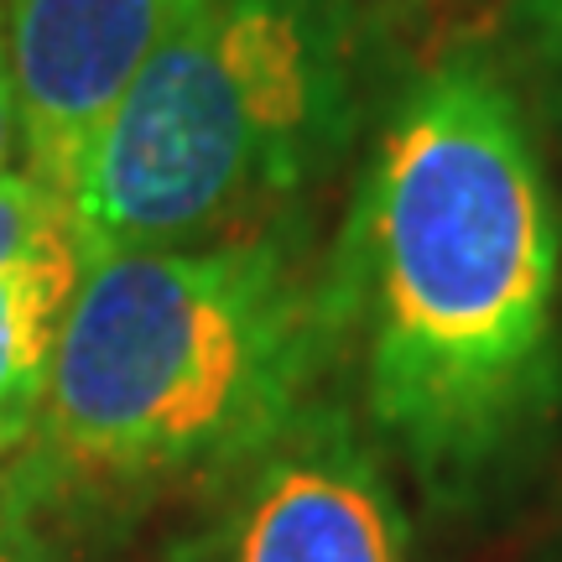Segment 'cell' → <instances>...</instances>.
Returning <instances> with one entry per match:
<instances>
[{"label":"cell","mask_w":562,"mask_h":562,"mask_svg":"<svg viewBox=\"0 0 562 562\" xmlns=\"http://www.w3.org/2000/svg\"><path fill=\"white\" fill-rule=\"evenodd\" d=\"M558 271V209L516 100L480 63L432 68L370 157L334 281L364 406L427 484L480 474L547 406Z\"/></svg>","instance_id":"cell-1"},{"label":"cell","mask_w":562,"mask_h":562,"mask_svg":"<svg viewBox=\"0 0 562 562\" xmlns=\"http://www.w3.org/2000/svg\"><path fill=\"white\" fill-rule=\"evenodd\" d=\"M313 302L271 240L83 250L42 381V453L110 490L220 480L307 402Z\"/></svg>","instance_id":"cell-2"},{"label":"cell","mask_w":562,"mask_h":562,"mask_svg":"<svg viewBox=\"0 0 562 562\" xmlns=\"http://www.w3.org/2000/svg\"><path fill=\"white\" fill-rule=\"evenodd\" d=\"M344 94V0H193L83 151L79 250L224 240L307 172Z\"/></svg>","instance_id":"cell-3"},{"label":"cell","mask_w":562,"mask_h":562,"mask_svg":"<svg viewBox=\"0 0 562 562\" xmlns=\"http://www.w3.org/2000/svg\"><path fill=\"white\" fill-rule=\"evenodd\" d=\"M172 562H412V526L355 422L302 402L214 480Z\"/></svg>","instance_id":"cell-4"},{"label":"cell","mask_w":562,"mask_h":562,"mask_svg":"<svg viewBox=\"0 0 562 562\" xmlns=\"http://www.w3.org/2000/svg\"><path fill=\"white\" fill-rule=\"evenodd\" d=\"M193 0H5L21 161L58 199L89 140Z\"/></svg>","instance_id":"cell-5"},{"label":"cell","mask_w":562,"mask_h":562,"mask_svg":"<svg viewBox=\"0 0 562 562\" xmlns=\"http://www.w3.org/2000/svg\"><path fill=\"white\" fill-rule=\"evenodd\" d=\"M83 250L79 240L0 266V438L16 442L37 417L47 360L58 344L63 307L74 297Z\"/></svg>","instance_id":"cell-6"},{"label":"cell","mask_w":562,"mask_h":562,"mask_svg":"<svg viewBox=\"0 0 562 562\" xmlns=\"http://www.w3.org/2000/svg\"><path fill=\"white\" fill-rule=\"evenodd\" d=\"M0 562H63L21 501L0 505Z\"/></svg>","instance_id":"cell-7"},{"label":"cell","mask_w":562,"mask_h":562,"mask_svg":"<svg viewBox=\"0 0 562 562\" xmlns=\"http://www.w3.org/2000/svg\"><path fill=\"white\" fill-rule=\"evenodd\" d=\"M21 157V121H16V89H11V58H5V0H0V178L26 172Z\"/></svg>","instance_id":"cell-8"},{"label":"cell","mask_w":562,"mask_h":562,"mask_svg":"<svg viewBox=\"0 0 562 562\" xmlns=\"http://www.w3.org/2000/svg\"><path fill=\"white\" fill-rule=\"evenodd\" d=\"M521 16L537 26V37L562 58V0H521Z\"/></svg>","instance_id":"cell-9"},{"label":"cell","mask_w":562,"mask_h":562,"mask_svg":"<svg viewBox=\"0 0 562 562\" xmlns=\"http://www.w3.org/2000/svg\"><path fill=\"white\" fill-rule=\"evenodd\" d=\"M0 448H11V442H5V438H0Z\"/></svg>","instance_id":"cell-10"}]
</instances>
